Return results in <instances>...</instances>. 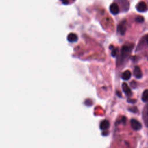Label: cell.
<instances>
[{"label":"cell","instance_id":"1","mask_svg":"<svg viewBox=\"0 0 148 148\" xmlns=\"http://www.w3.org/2000/svg\"><path fill=\"white\" fill-rule=\"evenodd\" d=\"M132 49V46L124 45L122 47L121 50V54L120 57V59L121 61H123L124 59H125L128 56Z\"/></svg>","mask_w":148,"mask_h":148},{"label":"cell","instance_id":"2","mask_svg":"<svg viewBox=\"0 0 148 148\" xmlns=\"http://www.w3.org/2000/svg\"><path fill=\"white\" fill-rule=\"evenodd\" d=\"M127 23L125 20H124L120 23V24L118 25L117 28V32H119L120 35H124L127 30V26H126Z\"/></svg>","mask_w":148,"mask_h":148},{"label":"cell","instance_id":"3","mask_svg":"<svg viewBox=\"0 0 148 148\" xmlns=\"http://www.w3.org/2000/svg\"><path fill=\"white\" fill-rule=\"evenodd\" d=\"M142 118L145 124L148 127V104L144 107L142 112Z\"/></svg>","mask_w":148,"mask_h":148},{"label":"cell","instance_id":"4","mask_svg":"<svg viewBox=\"0 0 148 148\" xmlns=\"http://www.w3.org/2000/svg\"><path fill=\"white\" fill-rule=\"evenodd\" d=\"M109 10L112 14H117L120 12V9L119 5L116 3H112L109 6Z\"/></svg>","mask_w":148,"mask_h":148},{"label":"cell","instance_id":"5","mask_svg":"<svg viewBox=\"0 0 148 148\" xmlns=\"http://www.w3.org/2000/svg\"><path fill=\"white\" fill-rule=\"evenodd\" d=\"M131 126L134 130H139L142 128L141 124L135 119H131Z\"/></svg>","mask_w":148,"mask_h":148},{"label":"cell","instance_id":"6","mask_svg":"<svg viewBox=\"0 0 148 148\" xmlns=\"http://www.w3.org/2000/svg\"><path fill=\"white\" fill-rule=\"evenodd\" d=\"M136 8L138 12H145L146 10H147V6L145 2L141 1L137 4Z\"/></svg>","mask_w":148,"mask_h":148},{"label":"cell","instance_id":"7","mask_svg":"<svg viewBox=\"0 0 148 148\" xmlns=\"http://www.w3.org/2000/svg\"><path fill=\"white\" fill-rule=\"evenodd\" d=\"M67 40L70 42H75L78 40V36L75 33H70L67 36Z\"/></svg>","mask_w":148,"mask_h":148},{"label":"cell","instance_id":"8","mask_svg":"<svg viewBox=\"0 0 148 148\" xmlns=\"http://www.w3.org/2000/svg\"><path fill=\"white\" fill-rule=\"evenodd\" d=\"M122 89L124 91V92L128 96H130L132 94V92L131 90L130 89V88L129 87V86L127 85V83H123L122 84Z\"/></svg>","mask_w":148,"mask_h":148},{"label":"cell","instance_id":"9","mask_svg":"<svg viewBox=\"0 0 148 148\" xmlns=\"http://www.w3.org/2000/svg\"><path fill=\"white\" fill-rule=\"evenodd\" d=\"M134 75L137 79H140L142 76V73L139 67L135 66L134 69Z\"/></svg>","mask_w":148,"mask_h":148},{"label":"cell","instance_id":"10","mask_svg":"<svg viewBox=\"0 0 148 148\" xmlns=\"http://www.w3.org/2000/svg\"><path fill=\"white\" fill-rule=\"evenodd\" d=\"M110 124L109 121H108L107 120H104L103 121H102V122L100 124V128L102 130H107L109 127Z\"/></svg>","mask_w":148,"mask_h":148},{"label":"cell","instance_id":"11","mask_svg":"<svg viewBox=\"0 0 148 148\" xmlns=\"http://www.w3.org/2000/svg\"><path fill=\"white\" fill-rule=\"evenodd\" d=\"M131 76V73L130 71L127 70L125 71H124L122 75H121V78L124 80H128L130 79Z\"/></svg>","mask_w":148,"mask_h":148},{"label":"cell","instance_id":"12","mask_svg":"<svg viewBox=\"0 0 148 148\" xmlns=\"http://www.w3.org/2000/svg\"><path fill=\"white\" fill-rule=\"evenodd\" d=\"M118 1L121 3L122 5L121 6H123V9H125V10H128L129 8V2L127 0H118Z\"/></svg>","mask_w":148,"mask_h":148},{"label":"cell","instance_id":"13","mask_svg":"<svg viewBox=\"0 0 148 148\" xmlns=\"http://www.w3.org/2000/svg\"><path fill=\"white\" fill-rule=\"evenodd\" d=\"M142 99L144 102H148V90H146L143 91L142 95Z\"/></svg>","mask_w":148,"mask_h":148},{"label":"cell","instance_id":"14","mask_svg":"<svg viewBox=\"0 0 148 148\" xmlns=\"http://www.w3.org/2000/svg\"><path fill=\"white\" fill-rule=\"evenodd\" d=\"M118 52H119V49L118 48H114L113 49H112V51L111 52V55L112 57H115L117 56V55L118 54Z\"/></svg>","mask_w":148,"mask_h":148},{"label":"cell","instance_id":"15","mask_svg":"<svg viewBox=\"0 0 148 148\" xmlns=\"http://www.w3.org/2000/svg\"><path fill=\"white\" fill-rule=\"evenodd\" d=\"M135 21L138 23H143L144 21V18L143 16H136V17L135 18Z\"/></svg>","mask_w":148,"mask_h":148},{"label":"cell","instance_id":"16","mask_svg":"<svg viewBox=\"0 0 148 148\" xmlns=\"http://www.w3.org/2000/svg\"><path fill=\"white\" fill-rule=\"evenodd\" d=\"M62 2V3L64 5H68L69 3V1L68 0H60Z\"/></svg>","mask_w":148,"mask_h":148},{"label":"cell","instance_id":"17","mask_svg":"<svg viewBox=\"0 0 148 148\" xmlns=\"http://www.w3.org/2000/svg\"><path fill=\"white\" fill-rule=\"evenodd\" d=\"M128 102H131V103H134L136 102V100L135 99H133V100H128Z\"/></svg>","mask_w":148,"mask_h":148},{"label":"cell","instance_id":"18","mask_svg":"<svg viewBox=\"0 0 148 148\" xmlns=\"http://www.w3.org/2000/svg\"><path fill=\"white\" fill-rule=\"evenodd\" d=\"M145 39H146L147 43H148V34H147V35H146V36H145Z\"/></svg>","mask_w":148,"mask_h":148},{"label":"cell","instance_id":"19","mask_svg":"<svg viewBox=\"0 0 148 148\" xmlns=\"http://www.w3.org/2000/svg\"><path fill=\"white\" fill-rule=\"evenodd\" d=\"M73 1H75V0H73Z\"/></svg>","mask_w":148,"mask_h":148}]
</instances>
